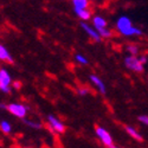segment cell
I'll use <instances>...</instances> for the list:
<instances>
[{
    "mask_svg": "<svg viewBox=\"0 0 148 148\" xmlns=\"http://www.w3.org/2000/svg\"><path fill=\"white\" fill-rule=\"evenodd\" d=\"M11 75L6 69H0V90L5 94L11 91Z\"/></svg>",
    "mask_w": 148,
    "mask_h": 148,
    "instance_id": "cell-3",
    "label": "cell"
},
{
    "mask_svg": "<svg viewBox=\"0 0 148 148\" xmlns=\"http://www.w3.org/2000/svg\"><path fill=\"white\" fill-rule=\"evenodd\" d=\"M75 58H76V60L78 62V63H79V64H82V65H87V64H89V60H88L87 58H85L83 55L77 53Z\"/></svg>",
    "mask_w": 148,
    "mask_h": 148,
    "instance_id": "cell-16",
    "label": "cell"
},
{
    "mask_svg": "<svg viewBox=\"0 0 148 148\" xmlns=\"http://www.w3.org/2000/svg\"><path fill=\"white\" fill-rule=\"evenodd\" d=\"M96 135L98 136V139L102 141V143H103L106 147L112 148V147L114 146L112 136H110V134L108 133V130H106L104 128H102V127H96Z\"/></svg>",
    "mask_w": 148,
    "mask_h": 148,
    "instance_id": "cell-5",
    "label": "cell"
},
{
    "mask_svg": "<svg viewBox=\"0 0 148 148\" xmlns=\"http://www.w3.org/2000/svg\"><path fill=\"white\" fill-rule=\"evenodd\" d=\"M73 10H87L88 0H72Z\"/></svg>",
    "mask_w": 148,
    "mask_h": 148,
    "instance_id": "cell-12",
    "label": "cell"
},
{
    "mask_svg": "<svg viewBox=\"0 0 148 148\" xmlns=\"http://www.w3.org/2000/svg\"><path fill=\"white\" fill-rule=\"evenodd\" d=\"M116 29L117 31L122 34V36H126V37H130V36H142L143 32L133 25L132 20L127 17V16H122L117 19L116 21Z\"/></svg>",
    "mask_w": 148,
    "mask_h": 148,
    "instance_id": "cell-1",
    "label": "cell"
},
{
    "mask_svg": "<svg viewBox=\"0 0 148 148\" xmlns=\"http://www.w3.org/2000/svg\"><path fill=\"white\" fill-rule=\"evenodd\" d=\"M6 109L11 114H13L14 116L19 119H24L25 115L27 114V107H25L24 104H19V103H11L7 106Z\"/></svg>",
    "mask_w": 148,
    "mask_h": 148,
    "instance_id": "cell-4",
    "label": "cell"
},
{
    "mask_svg": "<svg viewBox=\"0 0 148 148\" xmlns=\"http://www.w3.org/2000/svg\"><path fill=\"white\" fill-rule=\"evenodd\" d=\"M47 121H49V125L51 126V128L55 132L60 133V134H63L65 132V126L63 125V122H62L60 120H58L57 117H55L53 115H49L47 116Z\"/></svg>",
    "mask_w": 148,
    "mask_h": 148,
    "instance_id": "cell-6",
    "label": "cell"
},
{
    "mask_svg": "<svg viewBox=\"0 0 148 148\" xmlns=\"http://www.w3.org/2000/svg\"><path fill=\"white\" fill-rule=\"evenodd\" d=\"M125 65H126V68H128L135 72H142L143 71V64L141 63L140 58L132 56V55L125 58Z\"/></svg>",
    "mask_w": 148,
    "mask_h": 148,
    "instance_id": "cell-2",
    "label": "cell"
},
{
    "mask_svg": "<svg viewBox=\"0 0 148 148\" xmlns=\"http://www.w3.org/2000/svg\"><path fill=\"white\" fill-rule=\"evenodd\" d=\"M0 129H1L5 134H8L12 128H11V125L7 121H1V122H0Z\"/></svg>",
    "mask_w": 148,
    "mask_h": 148,
    "instance_id": "cell-15",
    "label": "cell"
},
{
    "mask_svg": "<svg viewBox=\"0 0 148 148\" xmlns=\"http://www.w3.org/2000/svg\"><path fill=\"white\" fill-rule=\"evenodd\" d=\"M24 122H25L27 126H30V127H32L34 129L42 128V125H40V123H38V122H32V121H27V120H24Z\"/></svg>",
    "mask_w": 148,
    "mask_h": 148,
    "instance_id": "cell-17",
    "label": "cell"
},
{
    "mask_svg": "<svg viewBox=\"0 0 148 148\" xmlns=\"http://www.w3.org/2000/svg\"><path fill=\"white\" fill-rule=\"evenodd\" d=\"M77 17H79L82 20H89L91 17V13L88 10H73Z\"/></svg>",
    "mask_w": 148,
    "mask_h": 148,
    "instance_id": "cell-13",
    "label": "cell"
},
{
    "mask_svg": "<svg viewBox=\"0 0 148 148\" xmlns=\"http://www.w3.org/2000/svg\"><path fill=\"white\" fill-rule=\"evenodd\" d=\"M77 92H78V95H81V96H85V95H88L89 90L85 89V88H79V89L77 90Z\"/></svg>",
    "mask_w": 148,
    "mask_h": 148,
    "instance_id": "cell-20",
    "label": "cell"
},
{
    "mask_svg": "<svg viewBox=\"0 0 148 148\" xmlns=\"http://www.w3.org/2000/svg\"><path fill=\"white\" fill-rule=\"evenodd\" d=\"M98 33H100V36L102 37V38H110L112 37V32H110L107 27H103V29H98L96 30Z\"/></svg>",
    "mask_w": 148,
    "mask_h": 148,
    "instance_id": "cell-14",
    "label": "cell"
},
{
    "mask_svg": "<svg viewBox=\"0 0 148 148\" xmlns=\"http://www.w3.org/2000/svg\"><path fill=\"white\" fill-rule=\"evenodd\" d=\"M139 58H140V60H141V63H142V64L147 63V58H146L145 56H141V57H139Z\"/></svg>",
    "mask_w": 148,
    "mask_h": 148,
    "instance_id": "cell-21",
    "label": "cell"
},
{
    "mask_svg": "<svg viewBox=\"0 0 148 148\" xmlns=\"http://www.w3.org/2000/svg\"><path fill=\"white\" fill-rule=\"evenodd\" d=\"M112 148H120V147H116V146H113Z\"/></svg>",
    "mask_w": 148,
    "mask_h": 148,
    "instance_id": "cell-23",
    "label": "cell"
},
{
    "mask_svg": "<svg viewBox=\"0 0 148 148\" xmlns=\"http://www.w3.org/2000/svg\"><path fill=\"white\" fill-rule=\"evenodd\" d=\"M14 87H16L17 89L20 88V83H19V82H16V83H14Z\"/></svg>",
    "mask_w": 148,
    "mask_h": 148,
    "instance_id": "cell-22",
    "label": "cell"
},
{
    "mask_svg": "<svg viewBox=\"0 0 148 148\" xmlns=\"http://www.w3.org/2000/svg\"><path fill=\"white\" fill-rule=\"evenodd\" d=\"M81 27L85 31V33H87L89 37H91V38H92L94 40H96V42H100V40H101L102 37L100 36V33H98V32L96 31V29H95V27L89 26L88 24H85V23H81Z\"/></svg>",
    "mask_w": 148,
    "mask_h": 148,
    "instance_id": "cell-7",
    "label": "cell"
},
{
    "mask_svg": "<svg viewBox=\"0 0 148 148\" xmlns=\"http://www.w3.org/2000/svg\"><path fill=\"white\" fill-rule=\"evenodd\" d=\"M25 148H30V147H25Z\"/></svg>",
    "mask_w": 148,
    "mask_h": 148,
    "instance_id": "cell-24",
    "label": "cell"
},
{
    "mask_svg": "<svg viewBox=\"0 0 148 148\" xmlns=\"http://www.w3.org/2000/svg\"><path fill=\"white\" fill-rule=\"evenodd\" d=\"M0 59L1 60H6V62H8V63H13V57L11 56V53L8 52V50L4 46V45H1L0 44Z\"/></svg>",
    "mask_w": 148,
    "mask_h": 148,
    "instance_id": "cell-9",
    "label": "cell"
},
{
    "mask_svg": "<svg viewBox=\"0 0 148 148\" xmlns=\"http://www.w3.org/2000/svg\"><path fill=\"white\" fill-rule=\"evenodd\" d=\"M127 50H128V52H129L132 56H136L138 52H139L138 46H134V45H129V46H127Z\"/></svg>",
    "mask_w": 148,
    "mask_h": 148,
    "instance_id": "cell-18",
    "label": "cell"
},
{
    "mask_svg": "<svg viewBox=\"0 0 148 148\" xmlns=\"http://www.w3.org/2000/svg\"><path fill=\"white\" fill-rule=\"evenodd\" d=\"M126 132L130 135V136L133 138V139H135L136 141H142L143 139H142V136L140 135V133L135 129V128H133V127H130V126H127L126 127Z\"/></svg>",
    "mask_w": 148,
    "mask_h": 148,
    "instance_id": "cell-11",
    "label": "cell"
},
{
    "mask_svg": "<svg viewBox=\"0 0 148 148\" xmlns=\"http://www.w3.org/2000/svg\"><path fill=\"white\" fill-rule=\"evenodd\" d=\"M92 24H94V27H95L96 30L107 27V21H106V19L102 18V17H100V16L94 17V19H92Z\"/></svg>",
    "mask_w": 148,
    "mask_h": 148,
    "instance_id": "cell-10",
    "label": "cell"
},
{
    "mask_svg": "<svg viewBox=\"0 0 148 148\" xmlns=\"http://www.w3.org/2000/svg\"><path fill=\"white\" fill-rule=\"evenodd\" d=\"M138 119H139V121H140L141 123H143V125L148 126V116H147V115H141V116H139Z\"/></svg>",
    "mask_w": 148,
    "mask_h": 148,
    "instance_id": "cell-19",
    "label": "cell"
},
{
    "mask_svg": "<svg viewBox=\"0 0 148 148\" xmlns=\"http://www.w3.org/2000/svg\"><path fill=\"white\" fill-rule=\"evenodd\" d=\"M90 81L96 85V88L100 90V92H102L103 95L107 92V88H106V85H104L103 81H102L101 78H98V76H96V75H91V76H90Z\"/></svg>",
    "mask_w": 148,
    "mask_h": 148,
    "instance_id": "cell-8",
    "label": "cell"
}]
</instances>
